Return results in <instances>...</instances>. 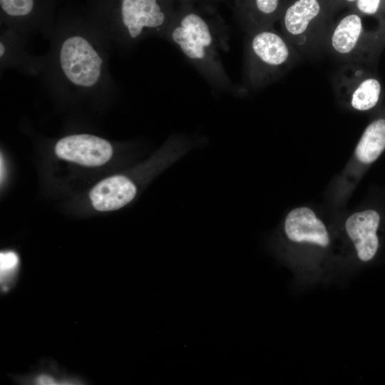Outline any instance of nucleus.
Listing matches in <instances>:
<instances>
[{
	"instance_id": "obj_1",
	"label": "nucleus",
	"mask_w": 385,
	"mask_h": 385,
	"mask_svg": "<svg viewBox=\"0 0 385 385\" xmlns=\"http://www.w3.org/2000/svg\"><path fill=\"white\" fill-rule=\"evenodd\" d=\"M106 41L93 21L68 24L58 30L48 61L43 63L58 90H110Z\"/></svg>"
},
{
	"instance_id": "obj_2",
	"label": "nucleus",
	"mask_w": 385,
	"mask_h": 385,
	"mask_svg": "<svg viewBox=\"0 0 385 385\" xmlns=\"http://www.w3.org/2000/svg\"><path fill=\"white\" fill-rule=\"evenodd\" d=\"M209 8L200 0H183L163 38L179 49L213 89L238 93L222 63L220 51L225 41Z\"/></svg>"
},
{
	"instance_id": "obj_3",
	"label": "nucleus",
	"mask_w": 385,
	"mask_h": 385,
	"mask_svg": "<svg viewBox=\"0 0 385 385\" xmlns=\"http://www.w3.org/2000/svg\"><path fill=\"white\" fill-rule=\"evenodd\" d=\"M183 0H96L93 24L106 41L129 47L151 36L164 38Z\"/></svg>"
},
{
	"instance_id": "obj_4",
	"label": "nucleus",
	"mask_w": 385,
	"mask_h": 385,
	"mask_svg": "<svg viewBox=\"0 0 385 385\" xmlns=\"http://www.w3.org/2000/svg\"><path fill=\"white\" fill-rule=\"evenodd\" d=\"M288 46L282 36L268 28L251 31L247 43L245 73L249 85L266 83L289 58Z\"/></svg>"
},
{
	"instance_id": "obj_5",
	"label": "nucleus",
	"mask_w": 385,
	"mask_h": 385,
	"mask_svg": "<svg viewBox=\"0 0 385 385\" xmlns=\"http://www.w3.org/2000/svg\"><path fill=\"white\" fill-rule=\"evenodd\" d=\"M55 2L56 0H0L1 21L7 30L19 36L25 34L46 24Z\"/></svg>"
},
{
	"instance_id": "obj_6",
	"label": "nucleus",
	"mask_w": 385,
	"mask_h": 385,
	"mask_svg": "<svg viewBox=\"0 0 385 385\" xmlns=\"http://www.w3.org/2000/svg\"><path fill=\"white\" fill-rule=\"evenodd\" d=\"M56 155L63 160L85 166H99L107 163L113 155L110 143L90 134L66 136L55 145Z\"/></svg>"
},
{
	"instance_id": "obj_7",
	"label": "nucleus",
	"mask_w": 385,
	"mask_h": 385,
	"mask_svg": "<svg viewBox=\"0 0 385 385\" xmlns=\"http://www.w3.org/2000/svg\"><path fill=\"white\" fill-rule=\"evenodd\" d=\"M137 191L133 180L125 175H114L96 184L90 191L89 197L96 210L111 211L130 202Z\"/></svg>"
},
{
	"instance_id": "obj_8",
	"label": "nucleus",
	"mask_w": 385,
	"mask_h": 385,
	"mask_svg": "<svg viewBox=\"0 0 385 385\" xmlns=\"http://www.w3.org/2000/svg\"><path fill=\"white\" fill-rule=\"evenodd\" d=\"M380 217L372 210L356 212L351 215L346 222V230L355 245L359 258L369 261L376 252L379 240L376 230Z\"/></svg>"
},
{
	"instance_id": "obj_9",
	"label": "nucleus",
	"mask_w": 385,
	"mask_h": 385,
	"mask_svg": "<svg viewBox=\"0 0 385 385\" xmlns=\"http://www.w3.org/2000/svg\"><path fill=\"white\" fill-rule=\"evenodd\" d=\"M284 230L287 237L293 242H309L322 247L329 243L324 225L307 207L292 210L285 219Z\"/></svg>"
},
{
	"instance_id": "obj_10",
	"label": "nucleus",
	"mask_w": 385,
	"mask_h": 385,
	"mask_svg": "<svg viewBox=\"0 0 385 385\" xmlns=\"http://www.w3.org/2000/svg\"><path fill=\"white\" fill-rule=\"evenodd\" d=\"M237 14L249 31L268 28L279 7V0H234Z\"/></svg>"
},
{
	"instance_id": "obj_11",
	"label": "nucleus",
	"mask_w": 385,
	"mask_h": 385,
	"mask_svg": "<svg viewBox=\"0 0 385 385\" xmlns=\"http://www.w3.org/2000/svg\"><path fill=\"white\" fill-rule=\"evenodd\" d=\"M320 11L317 0H297L286 9L283 26L290 36H299L307 29L309 24Z\"/></svg>"
},
{
	"instance_id": "obj_12",
	"label": "nucleus",
	"mask_w": 385,
	"mask_h": 385,
	"mask_svg": "<svg viewBox=\"0 0 385 385\" xmlns=\"http://www.w3.org/2000/svg\"><path fill=\"white\" fill-rule=\"evenodd\" d=\"M385 148V120H374L365 129L355 154L359 160L370 163L376 160Z\"/></svg>"
},
{
	"instance_id": "obj_13",
	"label": "nucleus",
	"mask_w": 385,
	"mask_h": 385,
	"mask_svg": "<svg viewBox=\"0 0 385 385\" xmlns=\"http://www.w3.org/2000/svg\"><path fill=\"white\" fill-rule=\"evenodd\" d=\"M361 32L360 17L354 14L347 15L335 28L332 36V46L339 53H349L356 47Z\"/></svg>"
},
{
	"instance_id": "obj_14",
	"label": "nucleus",
	"mask_w": 385,
	"mask_h": 385,
	"mask_svg": "<svg viewBox=\"0 0 385 385\" xmlns=\"http://www.w3.org/2000/svg\"><path fill=\"white\" fill-rule=\"evenodd\" d=\"M379 81L374 78L363 81L354 91L351 103L358 111H367L376 106L381 93Z\"/></svg>"
},
{
	"instance_id": "obj_15",
	"label": "nucleus",
	"mask_w": 385,
	"mask_h": 385,
	"mask_svg": "<svg viewBox=\"0 0 385 385\" xmlns=\"http://www.w3.org/2000/svg\"><path fill=\"white\" fill-rule=\"evenodd\" d=\"M19 257L11 251L0 254V278L1 282L4 283L10 279L19 265Z\"/></svg>"
},
{
	"instance_id": "obj_16",
	"label": "nucleus",
	"mask_w": 385,
	"mask_h": 385,
	"mask_svg": "<svg viewBox=\"0 0 385 385\" xmlns=\"http://www.w3.org/2000/svg\"><path fill=\"white\" fill-rule=\"evenodd\" d=\"M381 0H357L356 6L359 11L366 14H375Z\"/></svg>"
},
{
	"instance_id": "obj_17",
	"label": "nucleus",
	"mask_w": 385,
	"mask_h": 385,
	"mask_svg": "<svg viewBox=\"0 0 385 385\" xmlns=\"http://www.w3.org/2000/svg\"><path fill=\"white\" fill-rule=\"evenodd\" d=\"M37 384L41 385H53L56 384L55 380L48 376L42 375L38 377Z\"/></svg>"
},
{
	"instance_id": "obj_18",
	"label": "nucleus",
	"mask_w": 385,
	"mask_h": 385,
	"mask_svg": "<svg viewBox=\"0 0 385 385\" xmlns=\"http://www.w3.org/2000/svg\"><path fill=\"white\" fill-rule=\"evenodd\" d=\"M346 1L351 2V1H357V0H346Z\"/></svg>"
}]
</instances>
